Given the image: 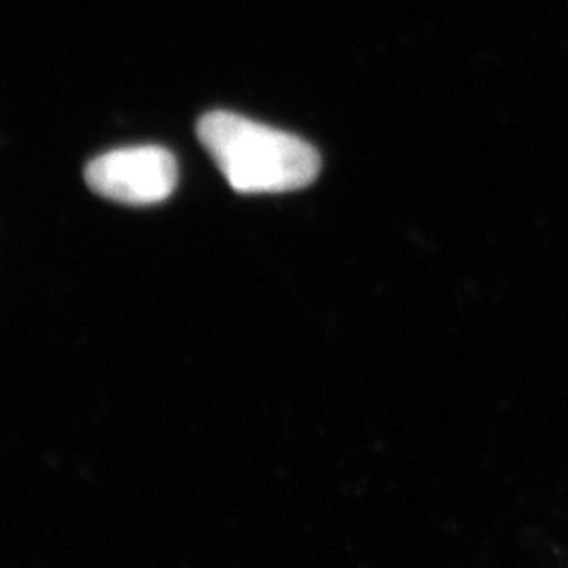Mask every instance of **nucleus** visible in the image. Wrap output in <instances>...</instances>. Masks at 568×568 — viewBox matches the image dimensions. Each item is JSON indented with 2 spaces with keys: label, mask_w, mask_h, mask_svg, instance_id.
<instances>
[{
  "label": "nucleus",
  "mask_w": 568,
  "mask_h": 568,
  "mask_svg": "<svg viewBox=\"0 0 568 568\" xmlns=\"http://www.w3.org/2000/svg\"><path fill=\"white\" fill-rule=\"evenodd\" d=\"M87 183L103 199L121 204L166 201L180 180L175 156L159 145L122 148L98 156L87 166Z\"/></svg>",
  "instance_id": "f03ea898"
},
{
  "label": "nucleus",
  "mask_w": 568,
  "mask_h": 568,
  "mask_svg": "<svg viewBox=\"0 0 568 568\" xmlns=\"http://www.w3.org/2000/svg\"><path fill=\"white\" fill-rule=\"evenodd\" d=\"M196 133L227 183L243 194L300 190L321 173V156L310 143L232 112L204 114Z\"/></svg>",
  "instance_id": "f257e3e1"
}]
</instances>
